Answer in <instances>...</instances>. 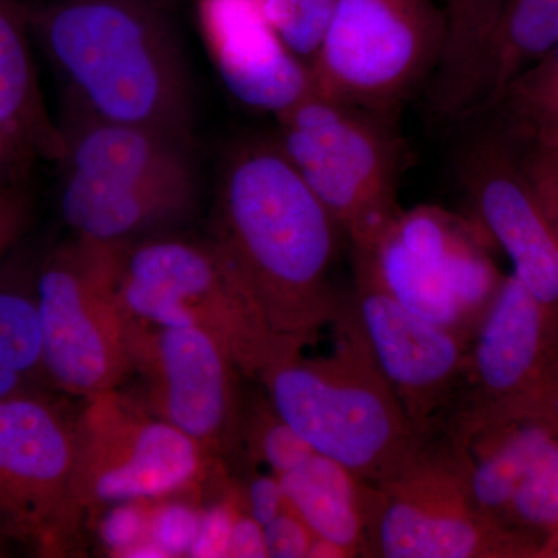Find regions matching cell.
Returning <instances> with one entry per match:
<instances>
[{
  "instance_id": "6da1fadb",
  "label": "cell",
  "mask_w": 558,
  "mask_h": 558,
  "mask_svg": "<svg viewBox=\"0 0 558 558\" xmlns=\"http://www.w3.org/2000/svg\"><path fill=\"white\" fill-rule=\"evenodd\" d=\"M343 233L277 140L234 146L216 196L209 240L230 264L275 339L303 351L332 326V282Z\"/></svg>"
},
{
  "instance_id": "7a4b0ae2",
  "label": "cell",
  "mask_w": 558,
  "mask_h": 558,
  "mask_svg": "<svg viewBox=\"0 0 558 558\" xmlns=\"http://www.w3.org/2000/svg\"><path fill=\"white\" fill-rule=\"evenodd\" d=\"M27 13L64 84L65 106L191 140L189 65L150 0H49L27 5Z\"/></svg>"
},
{
  "instance_id": "3957f363",
  "label": "cell",
  "mask_w": 558,
  "mask_h": 558,
  "mask_svg": "<svg viewBox=\"0 0 558 558\" xmlns=\"http://www.w3.org/2000/svg\"><path fill=\"white\" fill-rule=\"evenodd\" d=\"M267 399L312 451L339 462L365 483L395 475L424 446L402 403L351 341L336 351L277 360L260 374Z\"/></svg>"
},
{
  "instance_id": "277c9868",
  "label": "cell",
  "mask_w": 558,
  "mask_h": 558,
  "mask_svg": "<svg viewBox=\"0 0 558 558\" xmlns=\"http://www.w3.org/2000/svg\"><path fill=\"white\" fill-rule=\"evenodd\" d=\"M277 119L279 148L351 250L368 247L402 211L398 119L330 100L314 89Z\"/></svg>"
},
{
  "instance_id": "5b68a950",
  "label": "cell",
  "mask_w": 558,
  "mask_h": 558,
  "mask_svg": "<svg viewBox=\"0 0 558 558\" xmlns=\"http://www.w3.org/2000/svg\"><path fill=\"white\" fill-rule=\"evenodd\" d=\"M119 292L138 322L204 330L250 379L258 380L271 363L295 354L275 339L209 238L191 240L171 231L123 245Z\"/></svg>"
},
{
  "instance_id": "8992f818",
  "label": "cell",
  "mask_w": 558,
  "mask_h": 558,
  "mask_svg": "<svg viewBox=\"0 0 558 558\" xmlns=\"http://www.w3.org/2000/svg\"><path fill=\"white\" fill-rule=\"evenodd\" d=\"M119 258L117 245L73 234L40 255L36 296L50 389L84 400L130 377L134 319L121 301Z\"/></svg>"
},
{
  "instance_id": "52a82bcc",
  "label": "cell",
  "mask_w": 558,
  "mask_h": 558,
  "mask_svg": "<svg viewBox=\"0 0 558 558\" xmlns=\"http://www.w3.org/2000/svg\"><path fill=\"white\" fill-rule=\"evenodd\" d=\"M475 219L435 205L399 213L373 244L352 250L405 310L472 343L502 279Z\"/></svg>"
},
{
  "instance_id": "ba28073f",
  "label": "cell",
  "mask_w": 558,
  "mask_h": 558,
  "mask_svg": "<svg viewBox=\"0 0 558 558\" xmlns=\"http://www.w3.org/2000/svg\"><path fill=\"white\" fill-rule=\"evenodd\" d=\"M75 487L87 521L121 502L193 495L223 473L220 458L123 388L75 413Z\"/></svg>"
},
{
  "instance_id": "9c48e42d",
  "label": "cell",
  "mask_w": 558,
  "mask_h": 558,
  "mask_svg": "<svg viewBox=\"0 0 558 558\" xmlns=\"http://www.w3.org/2000/svg\"><path fill=\"white\" fill-rule=\"evenodd\" d=\"M447 20L435 0H339L312 60V89L398 119L439 68Z\"/></svg>"
},
{
  "instance_id": "30bf717a",
  "label": "cell",
  "mask_w": 558,
  "mask_h": 558,
  "mask_svg": "<svg viewBox=\"0 0 558 558\" xmlns=\"http://www.w3.org/2000/svg\"><path fill=\"white\" fill-rule=\"evenodd\" d=\"M75 453V414L46 389L0 399V543L47 558L80 553Z\"/></svg>"
},
{
  "instance_id": "8fae6325",
  "label": "cell",
  "mask_w": 558,
  "mask_h": 558,
  "mask_svg": "<svg viewBox=\"0 0 558 558\" xmlns=\"http://www.w3.org/2000/svg\"><path fill=\"white\" fill-rule=\"evenodd\" d=\"M508 529L484 515L440 433L381 483H366L363 557L484 558L512 556Z\"/></svg>"
},
{
  "instance_id": "7c38bea8",
  "label": "cell",
  "mask_w": 558,
  "mask_h": 558,
  "mask_svg": "<svg viewBox=\"0 0 558 558\" xmlns=\"http://www.w3.org/2000/svg\"><path fill=\"white\" fill-rule=\"evenodd\" d=\"M354 289L343 295L332 328L379 371L425 438L439 433L457 398L469 357V341L405 310L380 288L362 260Z\"/></svg>"
},
{
  "instance_id": "4fadbf2b",
  "label": "cell",
  "mask_w": 558,
  "mask_h": 558,
  "mask_svg": "<svg viewBox=\"0 0 558 558\" xmlns=\"http://www.w3.org/2000/svg\"><path fill=\"white\" fill-rule=\"evenodd\" d=\"M134 319V318H132ZM132 398L222 459L241 447L242 376L236 362L204 330L132 322Z\"/></svg>"
},
{
  "instance_id": "5bb4252c",
  "label": "cell",
  "mask_w": 558,
  "mask_h": 558,
  "mask_svg": "<svg viewBox=\"0 0 558 558\" xmlns=\"http://www.w3.org/2000/svg\"><path fill=\"white\" fill-rule=\"evenodd\" d=\"M472 128L454 168L473 219L505 250L529 292L558 312V242L520 145L492 117Z\"/></svg>"
},
{
  "instance_id": "9a60e30c",
  "label": "cell",
  "mask_w": 558,
  "mask_h": 558,
  "mask_svg": "<svg viewBox=\"0 0 558 558\" xmlns=\"http://www.w3.org/2000/svg\"><path fill=\"white\" fill-rule=\"evenodd\" d=\"M515 275L502 279L469 348L446 418L513 416L556 365L554 319Z\"/></svg>"
},
{
  "instance_id": "2e32d148",
  "label": "cell",
  "mask_w": 558,
  "mask_h": 558,
  "mask_svg": "<svg viewBox=\"0 0 558 558\" xmlns=\"http://www.w3.org/2000/svg\"><path fill=\"white\" fill-rule=\"evenodd\" d=\"M196 13L220 80L242 105L278 116L312 89L310 65L282 43L260 0H197Z\"/></svg>"
},
{
  "instance_id": "e0dca14e",
  "label": "cell",
  "mask_w": 558,
  "mask_h": 558,
  "mask_svg": "<svg viewBox=\"0 0 558 558\" xmlns=\"http://www.w3.org/2000/svg\"><path fill=\"white\" fill-rule=\"evenodd\" d=\"M58 124L62 174L138 185L197 183L191 140L97 119L65 105Z\"/></svg>"
},
{
  "instance_id": "ac0fdd59",
  "label": "cell",
  "mask_w": 558,
  "mask_h": 558,
  "mask_svg": "<svg viewBox=\"0 0 558 558\" xmlns=\"http://www.w3.org/2000/svg\"><path fill=\"white\" fill-rule=\"evenodd\" d=\"M60 208L73 236L106 245L171 233L193 215L197 183L138 185L61 174Z\"/></svg>"
},
{
  "instance_id": "d6986e66",
  "label": "cell",
  "mask_w": 558,
  "mask_h": 558,
  "mask_svg": "<svg viewBox=\"0 0 558 558\" xmlns=\"http://www.w3.org/2000/svg\"><path fill=\"white\" fill-rule=\"evenodd\" d=\"M27 5L0 0V124L36 160H60V124L51 119L32 51Z\"/></svg>"
},
{
  "instance_id": "ffe728a7",
  "label": "cell",
  "mask_w": 558,
  "mask_h": 558,
  "mask_svg": "<svg viewBox=\"0 0 558 558\" xmlns=\"http://www.w3.org/2000/svg\"><path fill=\"white\" fill-rule=\"evenodd\" d=\"M39 259L20 244L0 263V399L50 388L36 296Z\"/></svg>"
},
{
  "instance_id": "44dd1931",
  "label": "cell",
  "mask_w": 558,
  "mask_h": 558,
  "mask_svg": "<svg viewBox=\"0 0 558 558\" xmlns=\"http://www.w3.org/2000/svg\"><path fill=\"white\" fill-rule=\"evenodd\" d=\"M558 44V0H512L499 9L470 89L465 119L486 112L521 72Z\"/></svg>"
},
{
  "instance_id": "7402d4cb",
  "label": "cell",
  "mask_w": 558,
  "mask_h": 558,
  "mask_svg": "<svg viewBox=\"0 0 558 558\" xmlns=\"http://www.w3.org/2000/svg\"><path fill=\"white\" fill-rule=\"evenodd\" d=\"M290 509L314 537L328 539L362 556L365 542V481L322 454H311L289 472L277 475Z\"/></svg>"
},
{
  "instance_id": "603a6c76",
  "label": "cell",
  "mask_w": 558,
  "mask_h": 558,
  "mask_svg": "<svg viewBox=\"0 0 558 558\" xmlns=\"http://www.w3.org/2000/svg\"><path fill=\"white\" fill-rule=\"evenodd\" d=\"M484 113L520 145L558 154V44L521 72Z\"/></svg>"
},
{
  "instance_id": "cb8c5ba5",
  "label": "cell",
  "mask_w": 558,
  "mask_h": 558,
  "mask_svg": "<svg viewBox=\"0 0 558 558\" xmlns=\"http://www.w3.org/2000/svg\"><path fill=\"white\" fill-rule=\"evenodd\" d=\"M538 531H558V442L546 427L529 454L505 521Z\"/></svg>"
},
{
  "instance_id": "d4e9b609",
  "label": "cell",
  "mask_w": 558,
  "mask_h": 558,
  "mask_svg": "<svg viewBox=\"0 0 558 558\" xmlns=\"http://www.w3.org/2000/svg\"><path fill=\"white\" fill-rule=\"evenodd\" d=\"M241 446L253 465L264 464L282 475L314 454L311 447L290 428L271 407L266 392L242 410Z\"/></svg>"
},
{
  "instance_id": "484cf974",
  "label": "cell",
  "mask_w": 558,
  "mask_h": 558,
  "mask_svg": "<svg viewBox=\"0 0 558 558\" xmlns=\"http://www.w3.org/2000/svg\"><path fill=\"white\" fill-rule=\"evenodd\" d=\"M339 0H260L282 43L311 65L325 39Z\"/></svg>"
},
{
  "instance_id": "4316f807",
  "label": "cell",
  "mask_w": 558,
  "mask_h": 558,
  "mask_svg": "<svg viewBox=\"0 0 558 558\" xmlns=\"http://www.w3.org/2000/svg\"><path fill=\"white\" fill-rule=\"evenodd\" d=\"M193 495L153 499L149 542L163 557H189L199 529L202 508Z\"/></svg>"
},
{
  "instance_id": "83f0119b",
  "label": "cell",
  "mask_w": 558,
  "mask_h": 558,
  "mask_svg": "<svg viewBox=\"0 0 558 558\" xmlns=\"http://www.w3.org/2000/svg\"><path fill=\"white\" fill-rule=\"evenodd\" d=\"M33 213L35 201L27 180L0 183V263L24 240Z\"/></svg>"
},
{
  "instance_id": "f1b7e54d",
  "label": "cell",
  "mask_w": 558,
  "mask_h": 558,
  "mask_svg": "<svg viewBox=\"0 0 558 558\" xmlns=\"http://www.w3.org/2000/svg\"><path fill=\"white\" fill-rule=\"evenodd\" d=\"M264 535L267 553L274 558L307 557L314 542L311 529L290 509V506L281 515L264 526Z\"/></svg>"
},
{
  "instance_id": "f546056e",
  "label": "cell",
  "mask_w": 558,
  "mask_h": 558,
  "mask_svg": "<svg viewBox=\"0 0 558 558\" xmlns=\"http://www.w3.org/2000/svg\"><path fill=\"white\" fill-rule=\"evenodd\" d=\"M241 486L245 510L263 527L289 509L284 488L275 473H270V475L255 473L250 476L247 483L241 484Z\"/></svg>"
},
{
  "instance_id": "4dcf8cb0",
  "label": "cell",
  "mask_w": 558,
  "mask_h": 558,
  "mask_svg": "<svg viewBox=\"0 0 558 558\" xmlns=\"http://www.w3.org/2000/svg\"><path fill=\"white\" fill-rule=\"evenodd\" d=\"M229 557L267 558L266 535L258 521L242 510L231 531Z\"/></svg>"
},
{
  "instance_id": "1f68e13d",
  "label": "cell",
  "mask_w": 558,
  "mask_h": 558,
  "mask_svg": "<svg viewBox=\"0 0 558 558\" xmlns=\"http://www.w3.org/2000/svg\"><path fill=\"white\" fill-rule=\"evenodd\" d=\"M35 157L0 124V183L28 180Z\"/></svg>"
},
{
  "instance_id": "d6a6232c",
  "label": "cell",
  "mask_w": 558,
  "mask_h": 558,
  "mask_svg": "<svg viewBox=\"0 0 558 558\" xmlns=\"http://www.w3.org/2000/svg\"><path fill=\"white\" fill-rule=\"evenodd\" d=\"M307 557L311 558H352L349 550L341 548L336 543L328 542V539L314 537L310 554Z\"/></svg>"
},
{
  "instance_id": "836d02e7",
  "label": "cell",
  "mask_w": 558,
  "mask_h": 558,
  "mask_svg": "<svg viewBox=\"0 0 558 558\" xmlns=\"http://www.w3.org/2000/svg\"><path fill=\"white\" fill-rule=\"evenodd\" d=\"M554 436H556L557 442H558V429L556 433H553Z\"/></svg>"
}]
</instances>
